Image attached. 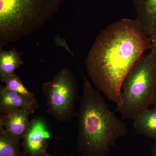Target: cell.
<instances>
[{
  "mask_svg": "<svg viewBox=\"0 0 156 156\" xmlns=\"http://www.w3.org/2000/svg\"><path fill=\"white\" fill-rule=\"evenodd\" d=\"M152 105H153L154 108H156V69L155 78L154 93L153 102Z\"/></svg>",
  "mask_w": 156,
  "mask_h": 156,
  "instance_id": "obj_15",
  "label": "cell"
},
{
  "mask_svg": "<svg viewBox=\"0 0 156 156\" xmlns=\"http://www.w3.org/2000/svg\"><path fill=\"white\" fill-rule=\"evenodd\" d=\"M63 156H76L75 155L73 154H70L66 155Z\"/></svg>",
  "mask_w": 156,
  "mask_h": 156,
  "instance_id": "obj_17",
  "label": "cell"
},
{
  "mask_svg": "<svg viewBox=\"0 0 156 156\" xmlns=\"http://www.w3.org/2000/svg\"><path fill=\"white\" fill-rule=\"evenodd\" d=\"M40 107L37 98H31L25 95L7 90L3 86L0 87V113L11 111L23 110L34 113Z\"/></svg>",
  "mask_w": 156,
  "mask_h": 156,
  "instance_id": "obj_8",
  "label": "cell"
},
{
  "mask_svg": "<svg viewBox=\"0 0 156 156\" xmlns=\"http://www.w3.org/2000/svg\"><path fill=\"white\" fill-rule=\"evenodd\" d=\"M152 48L151 39L136 19L119 20L96 37L86 59L88 76L96 89L119 105L124 79Z\"/></svg>",
  "mask_w": 156,
  "mask_h": 156,
  "instance_id": "obj_1",
  "label": "cell"
},
{
  "mask_svg": "<svg viewBox=\"0 0 156 156\" xmlns=\"http://www.w3.org/2000/svg\"><path fill=\"white\" fill-rule=\"evenodd\" d=\"M23 62L15 48L8 51L0 49V79L11 76Z\"/></svg>",
  "mask_w": 156,
  "mask_h": 156,
  "instance_id": "obj_11",
  "label": "cell"
},
{
  "mask_svg": "<svg viewBox=\"0 0 156 156\" xmlns=\"http://www.w3.org/2000/svg\"><path fill=\"white\" fill-rule=\"evenodd\" d=\"M0 156H23L20 140L1 130Z\"/></svg>",
  "mask_w": 156,
  "mask_h": 156,
  "instance_id": "obj_12",
  "label": "cell"
},
{
  "mask_svg": "<svg viewBox=\"0 0 156 156\" xmlns=\"http://www.w3.org/2000/svg\"><path fill=\"white\" fill-rule=\"evenodd\" d=\"M83 95L77 113V149L81 156H105L128 134L126 124L109 108L100 91L83 75Z\"/></svg>",
  "mask_w": 156,
  "mask_h": 156,
  "instance_id": "obj_2",
  "label": "cell"
},
{
  "mask_svg": "<svg viewBox=\"0 0 156 156\" xmlns=\"http://www.w3.org/2000/svg\"><path fill=\"white\" fill-rule=\"evenodd\" d=\"M151 156H156V140L154 142V144L151 149Z\"/></svg>",
  "mask_w": 156,
  "mask_h": 156,
  "instance_id": "obj_16",
  "label": "cell"
},
{
  "mask_svg": "<svg viewBox=\"0 0 156 156\" xmlns=\"http://www.w3.org/2000/svg\"><path fill=\"white\" fill-rule=\"evenodd\" d=\"M51 133L44 120H31L30 126L21 144L23 156H51L48 152Z\"/></svg>",
  "mask_w": 156,
  "mask_h": 156,
  "instance_id": "obj_6",
  "label": "cell"
},
{
  "mask_svg": "<svg viewBox=\"0 0 156 156\" xmlns=\"http://www.w3.org/2000/svg\"><path fill=\"white\" fill-rule=\"evenodd\" d=\"M136 133L156 140V108H148L133 119Z\"/></svg>",
  "mask_w": 156,
  "mask_h": 156,
  "instance_id": "obj_10",
  "label": "cell"
},
{
  "mask_svg": "<svg viewBox=\"0 0 156 156\" xmlns=\"http://www.w3.org/2000/svg\"><path fill=\"white\" fill-rule=\"evenodd\" d=\"M5 84V89L22 94L31 98H35L33 93L27 89L19 76L13 74L0 79Z\"/></svg>",
  "mask_w": 156,
  "mask_h": 156,
  "instance_id": "obj_13",
  "label": "cell"
},
{
  "mask_svg": "<svg viewBox=\"0 0 156 156\" xmlns=\"http://www.w3.org/2000/svg\"><path fill=\"white\" fill-rule=\"evenodd\" d=\"M42 91L47 100L48 114L58 122L76 118V103L80 101L77 81L68 68L62 69L51 80L45 82Z\"/></svg>",
  "mask_w": 156,
  "mask_h": 156,
  "instance_id": "obj_5",
  "label": "cell"
},
{
  "mask_svg": "<svg viewBox=\"0 0 156 156\" xmlns=\"http://www.w3.org/2000/svg\"><path fill=\"white\" fill-rule=\"evenodd\" d=\"M30 115L28 112L23 110L1 113L0 130L21 140L25 136L30 126Z\"/></svg>",
  "mask_w": 156,
  "mask_h": 156,
  "instance_id": "obj_7",
  "label": "cell"
},
{
  "mask_svg": "<svg viewBox=\"0 0 156 156\" xmlns=\"http://www.w3.org/2000/svg\"><path fill=\"white\" fill-rule=\"evenodd\" d=\"M136 19L148 36L153 34L156 27V0H133Z\"/></svg>",
  "mask_w": 156,
  "mask_h": 156,
  "instance_id": "obj_9",
  "label": "cell"
},
{
  "mask_svg": "<svg viewBox=\"0 0 156 156\" xmlns=\"http://www.w3.org/2000/svg\"><path fill=\"white\" fill-rule=\"evenodd\" d=\"M156 69V51L151 49L126 76L121 88V102L116 109L123 119H134L153 104Z\"/></svg>",
  "mask_w": 156,
  "mask_h": 156,
  "instance_id": "obj_4",
  "label": "cell"
},
{
  "mask_svg": "<svg viewBox=\"0 0 156 156\" xmlns=\"http://www.w3.org/2000/svg\"><path fill=\"white\" fill-rule=\"evenodd\" d=\"M66 0H0V49L39 30Z\"/></svg>",
  "mask_w": 156,
  "mask_h": 156,
  "instance_id": "obj_3",
  "label": "cell"
},
{
  "mask_svg": "<svg viewBox=\"0 0 156 156\" xmlns=\"http://www.w3.org/2000/svg\"><path fill=\"white\" fill-rule=\"evenodd\" d=\"M151 39L152 44V49H154L156 51V27L153 34L151 37Z\"/></svg>",
  "mask_w": 156,
  "mask_h": 156,
  "instance_id": "obj_14",
  "label": "cell"
}]
</instances>
